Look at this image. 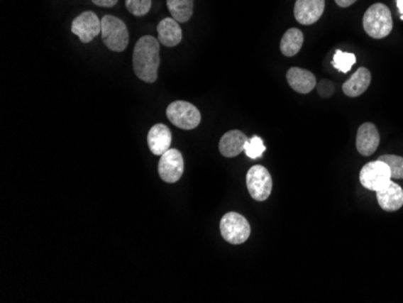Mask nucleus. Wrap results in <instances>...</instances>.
<instances>
[{
    "mask_svg": "<svg viewBox=\"0 0 403 303\" xmlns=\"http://www.w3.org/2000/svg\"><path fill=\"white\" fill-rule=\"evenodd\" d=\"M148 145L153 155L162 156L172 145V132L165 125L153 126L148 134Z\"/></svg>",
    "mask_w": 403,
    "mask_h": 303,
    "instance_id": "12",
    "label": "nucleus"
},
{
    "mask_svg": "<svg viewBox=\"0 0 403 303\" xmlns=\"http://www.w3.org/2000/svg\"><path fill=\"white\" fill-rule=\"evenodd\" d=\"M246 186L251 197L255 201L263 202L270 197L272 192V177L263 166L251 167L246 174Z\"/></svg>",
    "mask_w": 403,
    "mask_h": 303,
    "instance_id": "7",
    "label": "nucleus"
},
{
    "mask_svg": "<svg viewBox=\"0 0 403 303\" xmlns=\"http://www.w3.org/2000/svg\"><path fill=\"white\" fill-rule=\"evenodd\" d=\"M356 0H336V4L341 6V8H348L350 5L354 4Z\"/></svg>",
    "mask_w": 403,
    "mask_h": 303,
    "instance_id": "26",
    "label": "nucleus"
},
{
    "mask_svg": "<svg viewBox=\"0 0 403 303\" xmlns=\"http://www.w3.org/2000/svg\"><path fill=\"white\" fill-rule=\"evenodd\" d=\"M391 179L390 168L380 160L367 163L360 172V182L363 187L375 192L383 190L385 186L390 184Z\"/></svg>",
    "mask_w": 403,
    "mask_h": 303,
    "instance_id": "6",
    "label": "nucleus"
},
{
    "mask_svg": "<svg viewBox=\"0 0 403 303\" xmlns=\"http://www.w3.org/2000/svg\"><path fill=\"white\" fill-rule=\"evenodd\" d=\"M303 33L297 28H291L285 32L280 41V51L287 57H292L299 53L303 45Z\"/></svg>",
    "mask_w": 403,
    "mask_h": 303,
    "instance_id": "18",
    "label": "nucleus"
},
{
    "mask_svg": "<svg viewBox=\"0 0 403 303\" xmlns=\"http://www.w3.org/2000/svg\"><path fill=\"white\" fill-rule=\"evenodd\" d=\"M379 206L387 211H399L403 206V190L399 184L390 182L383 190L375 192Z\"/></svg>",
    "mask_w": 403,
    "mask_h": 303,
    "instance_id": "14",
    "label": "nucleus"
},
{
    "mask_svg": "<svg viewBox=\"0 0 403 303\" xmlns=\"http://www.w3.org/2000/svg\"><path fill=\"white\" fill-rule=\"evenodd\" d=\"M392 16L387 5L382 3L372 5L363 16V28L367 34L375 39H383L392 31Z\"/></svg>",
    "mask_w": 403,
    "mask_h": 303,
    "instance_id": "2",
    "label": "nucleus"
},
{
    "mask_svg": "<svg viewBox=\"0 0 403 303\" xmlns=\"http://www.w3.org/2000/svg\"><path fill=\"white\" fill-rule=\"evenodd\" d=\"M101 40L105 46L115 53H122L127 49L129 34L125 22L113 16L106 15L101 18Z\"/></svg>",
    "mask_w": 403,
    "mask_h": 303,
    "instance_id": "3",
    "label": "nucleus"
},
{
    "mask_svg": "<svg viewBox=\"0 0 403 303\" xmlns=\"http://www.w3.org/2000/svg\"><path fill=\"white\" fill-rule=\"evenodd\" d=\"M220 231L226 242L238 246L249 239L251 228L248 220L243 215L230 211L221 219Z\"/></svg>",
    "mask_w": 403,
    "mask_h": 303,
    "instance_id": "4",
    "label": "nucleus"
},
{
    "mask_svg": "<svg viewBox=\"0 0 403 303\" xmlns=\"http://www.w3.org/2000/svg\"><path fill=\"white\" fill-rule=\"evenodd\" d=\"M249 138L241 131L233 130L222 136L219 143V150L225 158H236L242 154Z\"/></svg>",
    "mask_w": 403,
    "mask_h": 303,
    "instance_id": "13",
    "label": "nucleus"
},
{
    "mask_svg": "<svg viewBox=\"0 0 403 303\" xmlns=\"http://www.w3.org/2000/svg\"><path fill=\"white\" fill-rule=\"evenodd\" d=\"M355 63H356V57H355L354 53H343L341 50L335 53L333 61H332L333 67L338 69L341 73L350 72V69L353 68Z\"/></svg>",
    "mask_w": 403,
    "mask_h": 303,
    "instance_id": "20",
    "label": "nucleus"
},
{
    "mask_svg": "<svg viewBox=\"0 0 403 303\" xmlns=\"http://www.w3.org/2000/svg\"><path fill=\"white\" fill-rule=\"evenodd\" d=\"M153 5V0H126V8L134 16H145Z\"/></svg>",
    "mask_w": 403,
    "mask_h": 303,
    "instance_id": "22",
    "label": "nucleus"
},
{
    "mask_svg": "<svg viewBox=\"0 0 403 303\" xmlns=\"http://www.w3.org/2000/svg\"><path fill=\"white\" fill-rule=\"evenodd\" d=\"M396 5H397V9H399V17L403 21V0H396Z\"/></svg>",
    "mask_w": 403,
    "mask_h": 303,
    "instance_id": "27",
    "label": "nucleus"
},
{
    "mask_svg": "<svg viewBox=\"0 0 403 303\" xmlns=\"http://www.w3.org/2000/svg\"><path fill=\"white\" fill-rule=\"evenodd\" d=\"M160 41L151 35L140 38L134 46V73L140 80L153 84L160 68Z\"/></svg>",
    "mask_w": 403,
    "mask_h": 303,
    "instance_id": "1",
    "label": "nucleus"
},
{
    "mask_svg": "<svg viewBox=\"0 0 403 303\" xmlns=\"http://www.w3.org/2000/svg\"><path fill=\"white\" fill-rule=\"evenodd\" d=\"M158 41L167 48H174L182 43V31L173 17H167L158 26Z\"/></svg>",
    "mask_w": 403,
    "mask_h": 303,
    "instance_id": "16",
    "label": "nucleus"
},
{
    "mask_svg": "<svg viewBox=\"0 0 403 303\" xmlns=\"http://www.w3.org/2000/svg\"><path fill=\"white\" fill-rule=\"evenodd\" d=\"M167 118L177 128L194 130L201 123L199 110L189 101H177L167 108Z\"/></svg>",
    "mask_w": 403,
    "mask_h": 303,
    "instance_id": "5",
    "label": "nucleus"
},
{
    "mask_svg": "<svg viewBox=\"0 0 403 303\" xmlns=\"http://www.w3.org/2000/svg\"><path fill=\"white\" fill-rule=\"evenodd\" d=\"M184 173V158L179 150L170 149L162 155L158 163V174L163 182L174 184Z\"/></svg>",
    "mask_w": 403,
    "mask_h": 303,
    "instance_id": "8",
    "label": "nucleus"
},
{
    "mask_svg": "<svg viewBox=\"0 0 403 303\" xmlns=\"http://www.w3.org/2000/svg\"><path fill=\"white\" fill-rule=\"evenodd\" d=\"M287 79L291 89L302 94L311 92L316 86V77H314V74L297 67L289 69Z\"/></svg>",
    "mask_w": 403,
    "mask_h": 303,
    "instance_id": "15",
    "label": "nucleus"
},
{
    "mask_svg": "<svg viewBox=\"0 0 403 303\" xmlns=\"http://www.w3.org/2000/svg\"><path fill=\"white\" fill-rule=\"evenodd\" d=\"M379 160L385 162L389 166L392 178L403 179V158L395 155H384L380 156Z\"/></svg>",
    "mask_w": 403,
    "mask_h": 303,
    "instance_id": "21",
    "label": "nucleus"
},
{
    "mask_svg": "<svg viewBox=\"0 0 403 303\" xmlns=\"http://www.w3.org/2000/svg\"><path fill=\"white\" fill-rule=\"evenodd\" d=\"M72 32L81 43L89 44L101 33V20L92 11L80 13L72 23Z\"/></svg>",
    "mask_w": 403,
    "mask_h": 303,
    "instance_id": "9",
    "label": "nucleus"
},
{
    "mask_svg": "<svg viewBox=\"0 0 403 303\" xmlns=\"http://www.w3.org/2000/svg\"><path fill=\"white\" fill-rule=\"evenodd\" d=\"M380 137L379 132L373 123L366 122L360 126L356 137V149L363 156H371L378 149Z\"/></svg>",
    "mask_w": 403,
    "mask_h": 303,
    "instance_id": "11",
    "label": "nucleus"
},
{
    "mask_svg": "<svg viewBox=\"0 0 403 303\" xmlns=\"http://www.w3.org/2000/svg\"><path fill=\"white\" fill-rule=\"evenodd\" d=\"M118 0H92V3L101 8H113L117 4Z\"/></svg>",
    "mask_w": 403,
    "mask_h": 303,
    "instance_id": "25",
    "label": "nucleus"
},
{
    "mask_svg": "<svg viewBox=\"0 0 403 303\" xmlns=\"http://www.w3.org/2000/svg\"><path fill=\"white\" fill-rule=\"evenodd\" d=\"M319 94L324 98H329L332 96V93L335 91V87H333V84L329 80H323L319 82L318 86Z\"/></svg>",
    "mask_w": 403,
    "mask_h": 303,
    "instance_id": "24",
    "label": "nucleus"
},
{
    "mask_svg": "<svg viewBox=\"0 0 403 303\" xmlns=\"http://www.w3.org/2000/svg\"><path fill=\"white\" fill-rule=\"evenodd\" d=\"M371 72L367 68H360L355 72L354 75L343 84V92L348 97H359L366 92L371 84Z\"/></svg>",
    "mask_w": 403,
    "mask_h": 303,
    "instance_id": "17",
    "label": "nucleus"
},
{
    "mask_svg": "<svg viewBox=\"0 0 403 303\" xmlns=\"http://www.w3.org/2000/svg\"><path fill=\"white\" fill-rule=\"evenodd\" d=\"M324 11L325 0H297L294 4V18L301 25H313L323 16Z\"/></svg>",
    "mask_w": 403,
    "mask_h": 303,
    "instance_id": "10",
    "label": "nucleus"
},
{
    "mask_svg": "<svg viewBox=\"0 0 403 303\" xmlns=\"http://www.w3.org/2000/svg\"><path fill=\"white\" fill-rule=\"evenodd\" d=\"M244 151H245L248 158H250L251 160H256V158L263 156V153L266 151V146L263 144V141L261 138L255 136V137L248 141Z\"/></svg>",
    "mask_w": 403,
    "mask_h": 303,
    "instance_id": "23",
    "label": "nucleus"
},
{
    "mask_svg": "<svg viewBox=\"0 0 403 303\" xmlns=\"http://www.w3.org/2000/svg\"><path fill=\"white\" fill-rule=\"evenodd\" d=\"M167 6L179 23H185L194 13V0H167Z\"/></svg>",
    "mask_w": 403,
    "mask_h": 303,
    "instance_id": "19",
    "label": "nucleus"
}]
</instances>
